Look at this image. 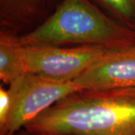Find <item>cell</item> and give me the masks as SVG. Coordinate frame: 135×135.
<instances>
[{"instance_id": "cell-7", "label": "cell", "mask_w": 135, "mask_h": 135, "mask_svg": "<svg viewBox=\"0 0 135 135\" xmlns=\"http://www.w3.org/2000/svg\"><path fill=\"white\" fill-rule=\"evenodd\" d=\"M17 32L5 28L0 31V79L11 84L27 72L26 47Z\"/></svg>"}, {"instance_id": "cell-1", "label": "cell", "mask_w": 135, "mask_h": 135, "mask_svg": "<svg viewBox=\"0 0 135 135\" xmlns=\"http://www.w3.org/2000/svg\"><path fill=\"white\" fill-rule=\"evenodd\" d=\"M23 128L35 135H135V88L78 90Z\"/></svg>"}, {"instance_id": "cell-9", "label": "cell", "mask_w": 135, "mask_h": 135, "mask_svg": "<svg viewBox=\"0 0 135 135\" xmlns=\"http://www.w3.org/2000/svg\"><path fill=\"white\" fill-rule=\"evenodd\" d=\"M11 109V99L8 89L0 86V132L7 124Z\"/></svg>"}, {"instance_id": "cell-3", "label": "cell", "mask_w": 135, "mask_h": 135, "mask_svg": "<svg viewBox=\"0 0 135 135\" xmlns=\"http://www.w3.org/2000/svg\"><path fill=\"white\" fill-rule=\"evenodd\" d=\"M11 109L0 135H13L61 99L79 89L71 82H59L26 73L9 85Z\"/></svg>"}, {"instance_id": "cell-8", "label": "cell", "mask_w": 135, "mask_h": 135, "mask_svg": "<svg viewBox=\"0 0 135 135\" xmlns=\"http://www.w3.org/2000/svg\"><path fill=\"white\" fill-rule=\"evenodd\" d=\"M119 24L135 30V0H90Z\"/></svg>"}, {"instance_id": "cell-6", "label": "cell", "mask_w": 135, "mask_h": 135, "mask_svg": "<svg viewBox=\"0 0 135 135\" xmlns=\"http://www.w3.org/2000/svg\"><path fill=\"white\" fill-rule=\"evenodd\" d=\"M61 1L0 0L1 28L28 33L47 19Z\"/></svg>"}, {"instance_id": "cell-4", "label": "cell", "mask_w": 135, "mask_h": 135, "mask_svg": "<svg viewBox=\"0 0 135 135\" xmlns=\"http://www.w3.org/2000/svg\"><path fill=\"white\" fill-rule=\"evenodd\" d=\"M27 72L59 82H71L107 50L98 46H25Z\"/></svg>"}, {"instance_id": "cell-2", "label": "cell", "mask_w": 135, "mask_h": 135, "mask_svg": "<svg viewBox=\"0 0 135 135\" xmlns=\"http://www.w3.org/2000/svg\"><path fill=\"white\" fill-rule=\"evenodd\" d=\"M24 46H135V30L119 24L90 0H62L44 23L20 36Z\"/></svg>"}, {"instance_id": "cell-10", "label": "cell", "mask_w": 135, "mask_h": 135, "mask_svg": "<svg viewBox=\"0 0 135 135\" xmlns=\"http://www.w3.org/2000/svg\"><path fill=\"white\" fill-rule=\"evenodd\" d=\"M13 135H35L34 134H32V133H30V132H29L28 131H26V129H21V130L18 131L17 132H16L15 134Z\"/></svg>"}, {"instance_id": "cell-5", "label": "cell", "mask_w": 135, "mask_h": 135, "mask_svg": "<svg viewBox=\"0 0 135 135\" xmlns=\"http://www.w3.org/2000/svg\"><path fill=\"white\" fill-rule=\"evenodd\" d=\"M72 82L79 90L135 88V46L107 50Z\"/></svg>"}]
</instances>
